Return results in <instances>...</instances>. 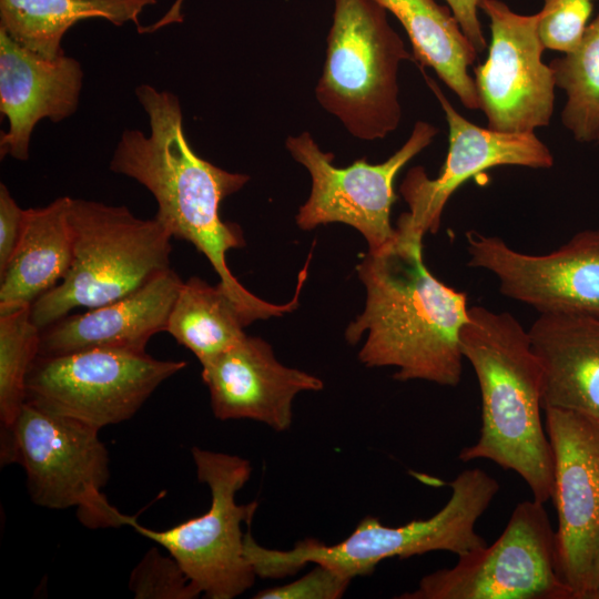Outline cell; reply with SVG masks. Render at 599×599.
<instances>
[{
    "mask_svg": "<svg viewBox=\"0 0 599 599\" xmlns=\"http://www.w3.org/2000/svg\"><path fill=\"white\" fill-rule=\"evenodd\" d=\"M1 464L18 463L31 500L49 509L75 507L90 528L130 525L133 517L112 507L102 489L110 478L109 453L99 429L24 403L1 435Z\"/></svg>",
    "mask_w": 599,
    "mask_h": 599,
    "instance_id": "obj_7",
    "label": "cell"
},
{
    "mask_svg": "<svg viewBox=\"0 0 599 599\" xmlns=\"http://www.w3.org/2000/svg\"><path fill=\"white\" fill-rule=\"evenodd\" d=\"M544 410L554 455L558 569L575 599H585L599 540V422L566 409Z\"/></svg>",
    "mask_w": 599,
    "mask_h": 599,
    "instance_id": "obj_15",
    "label": "cell"
},
{
    "mask_svg": "<svg viewBox=\"0 0 599 599\" xmlns=\"http://www.w3.org/2000/svg\"><path fill=\"white\" fill-rule=\"evenodd\" d=\"M182 283L171 267L120 300L60 318L41 329L39 355L94 348L146 352L150 338L166 332Z\"/></svg>",
    "mask_w": 599,
    "mask_h": 599,
    "instance_id": "obj_18",
    "label": "cell"
},
{
    "mask_svg": "<svg viewBox=\"0 0 599 599\" xmlns=\"http://www.w3.org/2000/svg\"><path fill=\"white\" fill-rule=\"evenodd\" d=\"M366 303L345 338L367 333L358 358L367 367H396L400 382L457 386L464 355L460 332L468 321L467 294L435 277L423 260V237L396 230L392 242L368 251L356 266Z\"/></svg>",
    "mask_w": 599,
    "mask_h": 599,
    "instance_id": "obj_2",
    "label": "cell"
},
{
    "mask_svg": "<svg viewBox=\"0 0 599 599\" xmlns=\"http://www.w3.org/2000/svg\"><path fill=\"white\" fill-rule=\"evenodd\" d=\"M201 376L217 419H252L276 432L292 426L296 395L324 387L321 378L280 363L266 341L247 335L202 365Z\"/></svg>",
    "mask_w": 599,
    "mask_h": 599,
    "instance_id": "obj_16",
    "label": "cell"
},
{
    "mask_svg": "<svg viewBox=\"0 0 599 599\" xmlns=\"http://www.w3.org/2000/svg\"><path fill=\"white\" fill-rule=\"evenodd\" d=\"M40 332L30 306L0 314L1 435L11 430L26 403L27 377L39 355Z\"/></svg>",
    "mask_w": 599,
    "mask_h": 599,
    "instance_id": "obj_25",
    "label": "cell"
},
{
    "mask_svg": "<svg viewBox=\"0 0 599 599\" xmlns=\"http://www.w3.org/2000/svg\"><path fill=\"white\" fill-rule=\"evenodd\" d=\"M585 599H599V540L591 565Z\"/></svg>",
    "mask_w": 599,
    "mask_h": 599,
    "instance_id": "obj_32",
    "label": "cell"
},
{
    "mask_svg": "<svg viewBox=\"0 0 599 599\" xmlns=\"http://www.w3.org/2000/svg\"><path fill=\"white\" fill-rule=\"evenodd\" d=\"M490 21L487 60L474 69L475 85L488 128L506 133H531L549 124L555 78L542 62L546 49L539 14L522 16L500 0H479Z\"/></svg>",
    "mask_w": 599,
    "mask_h": 599,
    "instance_id": "obj_12",
    "label": "cell"
},
{
    "mask_svg": "<svg viewBox=\"0 0 599 599\" xmlns=\"http://www.w3.org/2000/svg\"><path fill=\"white\" fill-rule=\"evenodd\" d=\"M398 599H575L557 562L556 531L544 504L516 505L489 546L458 556L450 568L424 576Z\"/></svg>",
    "mask_w": 599,
    "mask_h": 599,
    "instance_id": "obj_9",
    "label": "cell"
},
{
    "mask_svg": "<svg viewBox=\"0 0 599 599\" xmlns=\"http://www.w3.org/2000/svg\"><path fill=\"white\" fill-rule=\"evenodd\" d=\"M70 201L24 210L16 251L0 274V314L31 306L65 276L73 257Z\"/></svg>",
    "mask_w": 599,
    "mask_h": 599,
    "instance_id": "obj_20",
    "label": "cell"
},
{
    "mask_svg": "<svg viewBox=\"0 0 599 599\" xmlns=\"http://www.w3.org/2000/svg\"><path fill=\"white\" fill-rule=\"evenodd\" d=\"M69 221L70 268L30 306L40 329L74 308L91 309L120 300L171 268L173 237L156 216L143 220L125 206L71 197Z\"/></svg>",
    "mask_w": 599,
    "mask_h": 599,
    "instance_id": "obj_5",
    "label": "cell"
},
{
    "mask_svg": "<svg viewBox=\"0 0 599 599\" xmlns=\"http://www.w3.org/2000/svg\"><path fill=\"white\" fill-rule=\"evenodd\" d=\"M405 28L419 68H432L470 110H480L474 79L468 73L478 52L450 11L435 0H375Z\"/></svg>",
    "mask_w": 599,
    "mask_h": 599,
    "instance_id": "obj_21",
    "label": "cell"
},
{
    "mask_svg": "<svg viewBox=\"0 0 599 599\" xmlns=\"http://www.w3.org/2000/svg\"><path fill=\"white\" fill-rule=\"evenodd\" d=\"M191 454L199 480L210 489L209 510L165 530L143 527L135 517L129 526L165 548L205 598L233 599L257 577L245 557L242 531V522L251 524L257 502H236V494L251 477V463L199 447Z\"/></svg>",
    "mask_w": 599,
    "mask_h": 599,
    "instance_id": "obj_8",
    "label": "cell"
},
{
    "mask_svg": "<svg viewBox=\"0 0 599 599\" xmlns=\"http://www.w3.org/2000/svg\"><path fill=\"white\" fill-rule=\"evenodd\" d=\"M185 0H175L170 9L153 24L138 29L140 33L155 32L170 24L183 22L182 7Z\"/></svg>",
    "mask_w": 599,
    "mask_h": 599,
    "instance_id": "obj_31",
    "label": "cell"
},
{
    "mask_svg": "<svg viewBox=\"0 0 599 599\" xmlns=\"http://www.w3.org/2000/svg\"><path fill=\"white\" fill-rule=\"evenodd\" d=\"M352 580L316 565L308 573L290 583L258 591L255 599H338Z\"/></svg>",
    "mask_w": 599,
    "mask_h": 599,
    "instance_id": "obj_28",
    "label": "cell"
},
{
    "mask_svg": "<svg viewBox=\"0 0 599 599\" xmlns=\"http://www.w3.org/2000/svg\"><path fill=\"white\" fill-rule=\"evenodd\" d=\"M466 241L468 266L493 273L505 296L540 314L599 317V229L581 231L547 254L522 253L475 231Z\"/></svg>",
    "mask_w": 599,
    "mask_h": 599,
    "instance_id": "obj_13",
    "label": "cell"
},
{
    "mask_svg": "<svg viewBox=\"0 0 599 599\" xmlns=\"http://www.w3.org/2000/svg\"><path fill=\"white\" fill-rule=\"evenodd\" d=\"M23 212L10 194L8 187L0 184V274L9 264L20 238Z\"/></svg>",
    "mask_w": 599,
    "mask_h": 599,
    "instance_id": "obj_29",
    "label": "cell"
},
{
    "mask_svg": "<svg viewBox=\"0 0 599 599\" xmlns=\"http://www.w3.org/2000/svg\"><path fill=\"white\" fill-rule=\"evenodd\" d=\"M528 333L542 372V409L599 422V317L540 314Z\"/></svg>",
    "mask_w": 599,
    "mask_h": 599,
    "instance_id": "obj_19",
    "label": "cell"
},
{
    "mask_svg": "<svg viewBox=\"0 0 599 599\" xmlns=\"http://www.w3.org/2000/svg\"><path fill=\"white\" fill-rule=\"evenodd\" d=\"M593 0H545L539 34L546 49L569 52L580 41L592 12Z\"/></svg>",
    "mask_w": 599,
    "mask_h": 599,
    "instance_id": "obj_27",
    "label": "cell"
},
{
    "mask_svg": "<svg viewBox=\"0 0 599 599\" xmlns=\"http://www.w3.org/2000/svg\"><path fill=\"white\" fill-rule=\"evenodd\" d=\"M555 84L565 91L561 121L578 142L599 133V14L587 26L579 43L549 64Z\"/></svg>",
    "mask_w": 599,
    "mask_h": 599,
    "instance_id": "obj_24",
    "label": "cell"
},
{
    "mask_svg": "<svg viewBox=\"0 0 599 599\" xmlns=\"http://www.w3.org/2000/svg\"><path fill=\"white\" fill-rule=\"evenodd\" d=\"M446 2L476 51L483 52L487 43L478 19L479 0H446Z\"/></svg>",
    "mask_w": 599,
    "mask_h": 599,
    "instance_id": "obj_30",
    "label": "cell"
},
{
    "mask_svg": "<svg viewBox=\"0 0 599 599\" xmlns=\"http://www.w3.org/2000/svg\"><path fill=\"white\" fill-rule=\"evenodd\" d=\"M186 366L146 352L94 348L34 359L26 402L97 429L133 417L153 392Z\"/></svg>",
    "mask_w": 599,
    "mask_h": 599,
    "instance_id": "obj_10",
    "label": "cell"
},
{
    "mask_svg": "<svg viewBox=\"0 0 599 599\" xmlns=\"http://www.w3.org/2000/svg\"><path fill=\"white\" fill-rule=\"evenodd\" d=\"M460 348L479 384L481 427L458 458L490 460L517 473L532 499H552L554 455L540 416L542 372L528 331L507 312L471 306Z\"/></svg>",
    "mask_w": 599,
    "mask_h": 599,
    "instance_id": "obj_3",
    "label": "cell"
},
{
    "mask_svg": "<svg viewBox=\"0 0 599 599\" xmlns=\"http://www.w3.org/2000/svg\"><path fill=\"white\" fill-rule=\"evenodd\" d=\"M129 589L136 599H195L201 591L174 557L151 548L131 571Z\"/></svg>",
    "mask_w": 599,
    "mask_h": 599,
    "instance_id": "obj_26",
    "label": "cell"
},
{
    "mask_svg": "<svg viewBox=\"0 0 599 599\" xmlns=\"http://www.w3.org/2000/svg\"><path fill=\"white\" fill-rule=\"evenodd\" d=\"M450 488L447 502L427 519L390 527L366 516L337 544L308 538L290 550L263 547L246 532L244 552L255 575L263 579L294 576L307 564H314L352 580L370 575L385 559L432 551H449L458 557L485 547L476 524L496 497L499 483L483 469L471 468L458 474Z\"/></svg>",
    "mask_w": 599,
    "mask_h": 599,
    "instance_id": "obj_4",
    "label": "cell"
},
{
    "mask_svg": "<svg viewBox=\"0 0 599 599\" xmlns=\"http://www.w3.org/2000/svg\"><path fill=\"white\" fill-rule=\"evenodd\" d=\"M437 133V126L417 121L408 140L386 161L370 164L363 158L346 167L335 166L334 154L323 152L309 132L288 136L287 151L312 179L311 194L298 210L296 224L308 231L322 224L344 223L364 236L368 251L382 248L396 236L390 224L392 205L397 199L394 179Z\"/></svg>",
    "mask_w": 599,
    "mask_h": 599,
    "instance_id": "obj_11",
    "label": "cell"
},
{
    "mask_svg": "<svg viewBox=\"0 0 599 599\" xmlns=\"http://www.w3.org/2000/svg\"><path fill=\"white\" fill-rule=\"evenodd\" d=\"M156 0H0V29L23 48L48 59L64 54L61 41L75 23L103 18L141 28L139 17Z\"/></svg>",
    "mask_w": 599,
    "mask_h": 599,
    "instance_id": "obj_22",
    "label": "cell"
},
{
    "mask_svg": "<svg viewBox=\"0 0 599 599\" xmlns=\"http://www.w3.org/2000/svg\"><path fill=\"white\" fill-rule=\"evenodd\" d=\"M253 322L220 282L212 286L193 276L181 285L166 332L202 366L244 338Z\"/></svg>",
    "mask_w": 599,
    "mask_h": 599,
    "instance_id": "obj_23",
    "label": "cell"
},
{
    "mask_svg": "<svg viewBox=\"0 0 599 599\" xmlns=\"http://www.w3.org/2000/svg\"><path fill=\"white\" fill-rule=\"evenodd\" d=\"M598 143H599V133H598V136H597V140H596Z\"/></svg>",
    "mask_w": 599,
    "mask_h": 599,
    "instance_id": "obj_33",
    "label": "cell"
},
{
    "mask_svg": "<svg viewBox=\"0 0 599 599\" xmlns=\"http://www.w3.org/2000/svg\"><path fill=\"white\" fill-rule=\"evenodd\" d=\"M427 85L438 100L448 123L449 145L438 176L430 179L424 167H412L399 191L409 207L398 219L396 230L424 237L440 226L444 207L467 180L502 165L549 169L554 156L534 132L506 133L478 126L451 105L434 79L420 69Z\"/></svg>",
    "mask_w": 599,
    "mask_h": 599,
    "instance_id": "obj_14",
    "label": "cell"
},
{
    "mask_svg": "<svg viewBox=\"0 0 599 599\" xmlns=\"http://www.w3.org/2000/svg\"><path fill=\"white\" fill-rule=\"evenodd\" d=\"M148 115L150 134L125 130L110 170L142 184L158 203L155 216L173 238L192 243L213 266L220 283L254 321L282 316L298 306L302 285L285 304H273L247 291L226 262L230 250L245 245L241 227L220 215L222 201L240 191L247 174L225 171L194 152L185 136L183 113L174 93L150 84L135 89Z\"/></svg>",
    "mask_w": 599,
    "mask_h": 599,
    "instance_id": "obj_1",
    "label": "cell"
},
{
    "mask_svg": "<svg viewBox=\"0 0 599 599\" xmlns=\"http://www.w3.org/2000/svg\"><path fill=\"white\" fill-rule=\"evenodd\" d=\"M318 103L355 138L384 139L400 122L398 70L413 60L375 0H332Z\"/></svg>",
    "mask_w": 599,
    "mask_h": 599,
    "instance_id": "obj_6",
    "label": "cell"
},
{
    "mask_svg": "<svg viewBox=\"0 0 599 599\" xmlns=\"http://www.w3.org/2000/svg\"><path fill=\"white\" fill-rule=\"evenodd\" d=\"M83 71L75 59L41 57L0 29V111L9 121L1 133L0 155L29 158L31 134L42 119L61 122L79 104Z\"/></svg>",
    "mask_w": 599,
    "mask_h": 599,
    "instance_id": "obj_17",
    "label": "cell"
}]
</instances>
